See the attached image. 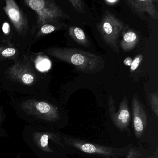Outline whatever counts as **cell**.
<instances>
[{
    "label": "cell",
    "mask_w": 158,
    "mask_h": 158,
    "mask_svg": "<svg viewBox=\"0 0 158 158\" xmlns=\"http://www.w3.org/2000/svg\"><path fill=\"white\" fill-rule=\"evenodd\" d=\"M51 56L73 65L77 71L93 74L100 72L105 62L99 55L74 48L52 47L47 51Z\"/></svg>",
    "instance_id": "obj_1"
},
{
    "label": "cell",
    "mask_w": 158,
    "mask_h": 158,
    "mask_svg": "<svg viewBox=\"0 0 158 158\" xmlns=\"http://www.w3.org/2000/svg\"><path fill=\"white\" fill-rule=\"evenodd\" d=\"M127 26L114 15L106 11L97 28L104 43L116 52L120 51L118 41L121 33Z\"/></svg>",
    "instance_id": "obj_2"
},
{
    "label": "cell",
    "mask_w": 158,
    "mask_h": 158,
    "mask_svg": "<svg viewBox=\"0 0 158 158\" xmlns=\"http://www.w3.org/2000/svg\"><path fill=\"white\" fill-rule=\"evenodd\" d=\"M25 3L37 15L39 26L56 25L61 19L70 18L54 2L49 0H26Z\"/></svg>",
    "instance_id": "obj_3"
},
{
    "label": "cell",
    "mask_w": 158,
    "mask_h": 158,
    "mask_svg": "<svg viewBox=\"0 0 158 158\" xmlns=\"http://www.w3.org/2000/svg\"><path fill=\"white\" fill-rule=\"evenodd\" d=\"M68 145L88 154H97L107 158H117L127 153L131 145L123 148H114L98 145L75 137L65 138Z\"/></svg>",
    "instance_id": "obj_4"
},
{
    "label": "cell",
    "mask_w": 158,
    "mask_h": 158,
    "mask_svg": "<svg viewBox=\"0 0 158 158\" xmlns=\"http://www.w3.org/2000/svg\"><path fill=\"white\" fill-rule=\"evenodd\" d=\"M108 109L111 119L115 126L120 131L127 130L131 116L126 96H125L120 102L119 110L116 112L114 100L111 95H109Z\"/></svg>",
    "instance_id": "obj_5"
},
{
    "label": "cell",
    "mask_w": 158,
    "mask_h": 158,
    "mask_svg": "<svg viewBox=\"0 0 158 158\" xmlns=\"http://www.w3.org/2000/svg\"><path fill=\"white\" fill-rule=\"evenodd\" d=\"M133 127L135 136L138 139L143 135L148 124L146 110L136 95H134L132 100Z\"/></svg>",
    "instance_id": "obj_6"
},
{
    "label": "cell",
    "mask_w": 158,
    "mask_h": 158,
    "mask_svg": "<svg viewBox=\"0 0 158 158\" xmlns=\"http://www.w3.org/2000/svg\"><path fill=\"white\" fill-rule=\"evenodd\" d=\"M3 10L17 32L22 33L26 27V21L15 2L14 0H6Z\"/></svg>",
    "instance_id": "obj_7"
},
{
    "label": "cell",
    "mask_w": 158,
    "mask_h": 158,
    "mask_svg": "<svg viewBox=\"0 0 158 158\" xmlns=\"http://www.w3.org/2000/svg\"><path fill=\"white\" fill-rule=\"evenodd\" d=\"M125 2L135 14L142 15L147 13L154 20H158V11L152 0H128Z\"/></svg>",
    "instance_id": "obj_8"
},
{
    "label": "cell",
    "mask_w": 158,
    "mask_h": 158,
    "mask_svg": "<svg viewBox=\"0 0 158 158\" xmlns=\"http://www.w3.org/2000/svg\"><path fill=\"white\" fill-rule=\"evenodd\" d=\"M10 74L12 78L25 85H31L35 80L33 72L24 64H17L10 69Z\"/></svg>",
    "instance_id": "obj_9"
},
{
    "label": "cell",
    "mask_w": 158,
    "mask_h": 158,
    "mask_svg": "<svg viewBox=\"0 0 158 158\" xmlns=\"http://www.w3.org/2000/svg\"><path fill=\"white\" fill-rule=\"evenodd\" d=\"M122 34L123 39L120 42V47L125 52H129L136 46L138 42V36L136 33L131 29L124 31Z\"/></svg>",
    "instance_id": "obj_10"
},
{
    "label": "cell",
    "mask_w": 158,
    "mask_h": 158,
    "mask_svg": "<svg viewBox=\"0 0 158 158\" xmlns=\"http://www.w3.org/2000/svg\"><path fill=\"white\" fill-rule=\"evenodd\" d=\"M69 35L79 45L83 47H89L90 43L83 29L76 26H71L68 30Z\"/></svg>",
    "instance_id": "obj_11"
},
{
    "label": "cell",
    "mask_w": 158,
    "mask_h": 158,
    "mask_svg": "<svg viewBox=\"0 0 158 158\" xmlns=\"http://www.w3.org/2000/svg\"><path fill=\"white\" fill-rule=\"evenodd\" d=\"M35 106L37 110L41 113L46 114L48 115H49L52 118H58L59 113L58 110L53 105H51L47 102H36Z\"/></svg>",
    "instance_id": "obj_12"
},
{
    "label": "cell",
    "mask_w": 158,
    "mask_h": 158,
    "mask_svg": "<svg viewBox=\"0 0 158 158\" xmlns=\"http://www.w3.org/2000/svg\"><path fill=\"white\" fill-rule=\"evenodd\" d=\"M35 63L37 69L40 72L48 71L50 68L51 62L49 60L43 56L37 57Z\"/></svg>",
    "instance_id": "obj_13"
},
{
    "label": "cell",
    "mask_w": 158,
    "mask_h": 158,
    "mask_svg": "<svg viewBox=\"0 0 158 158\" xmlns=\"http://www.w3.org/2000/svg\"><path fill=\"white\" fill-rule=\"evenodd\" d=\"M150 103L152 109L154 112L156 117L158 116V92H155L150 94Z\"/></svg>",
    "instance_id": "obj_14"
},
{
    "label": "cell",
    "mask_w": 158,
    "mask_h": 158,
    "mask_svg": "<svg viewBox=\"0 0 158 158\" xmlns=\"http://www.w3.org/2000/svg\"><path fill=\"white\" fill-rule=\"evenodd\" d=\"M143 155L144 154L139 148L131 146L127 153L126 158H142Z\"/></svg>",
    "instance_id": "obj_15"
},
{
    "label": "cell",
    "mask_w": 158,
    "mask_h": 158,
    "mask_svg": "<svg viewBox=\"0 0 158 158\" xmlns=\"http://www.w3.org/2000/svg\"><path fill=\"white\" fill-rule=\"evenodd\" d=\"M69 2L76 11L79 13H85L84 3L82 0H69Z\"/></svg>",
    "instance_id": "obj_16"
},
{
    "label": "cell",
    "mask_w": 158,
    "mask_h": 158,
    "mask_svg": "<svg viewBox=\"0 0 158 158\" xmlns=\"http://www.w3.org/2000/svg\"><path fill=\"white\" fill-rule=\"evenodd\" d=\"M57 27H60V26L56 27V26L52 24H45L41 26L40 28V33L42 35H48L54 32L58 28Z\"/></svg>",
    "instance_id": "obj_17"
},
{
    "label": "cell",
    "mask_w": 158,
    "mask_h": 158,
    "mask_svg": "<svg viewBox=\"0 0 158 158\" xmlns=\"http://www.w3.org/2000/svg\"><path fill=\"white\" fill-rule=\"evenodd\" d=\"M143 59V56L142 54H139L137 55L134 59V60L132 61L130 65V72H134L138 67L139 65L140 64Z\"/></svg>",
    "instance_id": "obj_18"
},
{
    "label": "cell",
    "mask_w": 158,
    "mask_h": 158,
    "mask_svg": "<svg viewBox=\"0 0 158 158\" xmlns=\"http://www.w3.org/2000/svg\"><path fill=\"white\" fill-rule=\"evenodd\" d=\"M16 50L14 48H7L2 52V55L4 57H10L16 53Z\"/></svg>",
    "instance_id": "obj_19"
},
{
    "label": "cell",
    "mask_w": 158,
    "mask_h": 158,
    "mask_svg": "<svg viewBox=\"0 0 158 158\" xmlns=\"http://www.w3.org/2000/svg\"><path fill=\"white\" fill-rule=\"evenodd\" d=\"M49 139V136L48 135H43L40 139V144L43 148L47 147L48 146V140Z\"/></svg>",
    "instance_id": "obj_20"
},
{
    "label": "cell",
    "mask_w": 158,
    "mask_h": 158,
    "mask_svg": "<svg viewBox=\"0 0 158 158\" xmlns=\"http://www.w3.org/2000/svg\"><path fill=\"white\" fill-rule=\"evenodd\" d=\"M2 31L4 34L8 35L10 33V24L7 22H5L3 23L2 25Z\"/></svg>",
    "instance_id": "obj_21"
},
{
    "label": "cell",
    "mask_w": 158,
    "mask_h": 158,
    "mask_svg": "<svg viewBox=\"0 0 158 158\" xmlns=\"http://www.w3.org/2000/svg\"><path fill=\"white\" fill-rule=\"evenodd\" d=\"M104 2L108 5H115L116 3L119 2V0H113V1H111V0H105V1H104Z\"/></svg>",
    "instance_id": "obj_22"
},
{
    "label": "cell",
    "mask_w": 158,
    "mask_h": 158,
    "mask_svg": "<svg viewBox=\"0 0 158 158\" xmlns=\"http://www.w3.org/2000/svg\"><path fill=\"white\" fill-rule=\"evenodd\" d=\"M148 158H158V148H156L155 151L153 152L152 155H151Z\"/></svg>",
    "instance_id": "obj_23"
}]
</instances>
